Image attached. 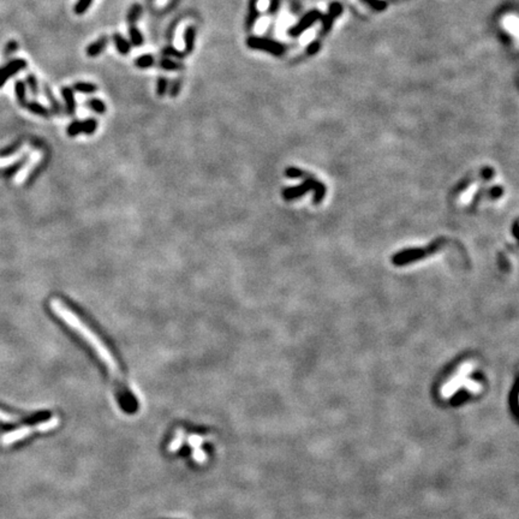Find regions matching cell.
<instances>
[{
    "instance_id": "10",
    "label": "cell",
    "mask_w": 519,
    "mask_h": 519,
    "mask_svg": "<svg viewBox=\"0 0 519 519\" xmlns=\"http://www.w3.org/2000/svg\"><path fill=\"white\" fill-rule=\"evenodd\" d=\"M62 97L64 99V102H65V107H66V111H68L69 114H74V111H76V100H74V90L73 88L70 87H63L62 88Z\"/></svg>"
},
{
    "instance_id": "21",
    "label": "cell",
    "mask_w": 519,
    "mask_h": 519,
    "mask_svg": "<svg viewBox=\"0 0 519 519\" xmlns=\"http://www.w3.org/2000/svg\"><path fill=\"white\" fill-rule=\"evenodd\" d=\"M44 92H45V95H46L47 100L49 101L50 106H52L53 111L55 112V113H60V111H62V107H60V103L58 102L57 100H55L54 95H53L52 90H50V88L47 86V84H45L44 86Z\"/></svg>"
},
{
    "instance_id": "31",
    "label": "cell",
    "mask_w": 519,
    "mask_h": 519,
    "mask_svg": "<svg viewBox=\"0 0 519 519\" xmlns=\"http://www.w3.org/2000/svg\"><path fill=\"white\" fill-rule=\"evenodd\" d=\"M319 47H320V44H319L318 41L311 42L309 46L307 47V53H308V54H314V53L318 52Z\"/></svg>"
},
{
    "instance_id": "18",
    "label": "cell",
    "mask_w": 519,
    "mask_h": 519,
    "mask_svg": "<svg viewBox=\"0 0 519 519\" xmlns=\"http://www.w3.org/2000/svg\"><path fill=\"white\" fill-rule=\"evenodd\" d=\"M74 89L79 93H83V94H93V93L98 92L99 88L97 84L89 83V82H76L74 84Z\"/></svg>"
},
{
    "instance_id": "29",
    "label": "cell",
    "mask_w": 519,
    "mask_h": 519,
    "mask_svg": "<svg viewBox=\"0 0 519 519\" xmlns=\"http://www.w3.org/2000/svg\"><path fill=\"white\" fill-rule=\"evenodd\" d=\"M68 132L70 136H76L79 132H82V122L74 121L70 124V126L68 127Z\"/></svg>"
},
{
    "instance_id": "8",
    "label": "cell",
    "mask_w": 519,
    "mask_h": 519,
    "mask_svg": "<svg viewBox=\"0 0 519 519\" xmlns=\"http://www.w3.org/2000/svg\"><path fill=\"white\" fill-rule=\"evenodd\" d=\"M107 45H108V36H101L100 39H98L97 41H94L93 44H90L89 46L87 47V49H86L87 55L90 58L98 57V55H100L101 53L105 50L106 47H107Z\"/></svg>"
},
{
    "instance_id": "24",
    "label": "cell",
    "mask_w": 519,
    "mask_h": 519,
    "mask_svg": "<svg viewBox=\"0 0 519 519\" xmlns=\"http://www.w3.org/2000/svg\"><path fill=\"white\" fill-rule=\"evenodd\" d=\"M97 129H98V122L95 121V119L89 118V119H87V121L82 122V132H84V134L90 135V134H93V132H95V130Z\"/></svg>"
},
{
    "instance_id": "26",
    "label": "cell",
    "mask_w": 519,
    "mask_h": 519,
    "mask_svg": "<svg viewBox=\"0 0 519 519\" xmlns=\"http://www.w3.org/2000/svg\"><path fill=\"white\" fill-rule=\"evenodd\" d=\"M161 53L167 58H183L186 55L184 52H180V50H178L177 49H174V47H172V46L165 47Z\"/></svg>"
},
{
    "instance_id": "5",
    "label": "cell",
    "mask_w": 519,
    "mask_h": 519,
    "mask_svg": "<svg viewBox=\"0 0 519 519\" xmlns=\"http://www.w3.org/2000/svg\"><path fill=\"white\" fill-rule=\"evenodd\" d=\"M34 430H36L35 425H34V427L25 425V427L17 428V429L11 430V432H7L6 434H4V435L0 438V443H1V445H4V446L12 445V444L17 443L18 440H23V439H25L26 436L31 435Z\"/></svg>"
},
{
    "instance_id": "14",
    "label": "cell",
    "mask_w": 519,
    "mask_h": 519,
    "mask_svg": "<svg viewBox=\"0 0 519 519\" xmlns=\"http://www.w3.org/2000/svg\"><path fill=\"white\" fill-rule=\"evenodd\" d=\"M15 94L20 106L25 107L26 105V86L23 81H17L15 83Z\"/></svg>"
},
{
    "instance_id": "15",
    "label": "cell",
    "mask_w": 519,
    "mask_h": 519,
    "mask_svg": "<svg viewBox=\"0 0 519 519\" xmlns=\"http://www.w3.org/2000/svg\"><path fill=\"white\" fill-rule=\"evenodd\" d=\"M134 64L137 66L138 69H149V68H151V66L155 65L156 60H155V58H154V55L142 54L135 59Z\"/></svg>"
},
{
    "instance_id": "32",
    "label": "cell",
    "mask_w": 519,
    "mask_h": 519,
    "mask_svg": "<svg viewBox=\"0 0 519 519\" xmlns=\"http://www.w3.org/2000/svg\"><path fill=\"white\" fill-rule=\"evenodd\" d=\"M279 4H280V2H279V0H272V1H271L270 7H268V12H270V13H275L279 10Z\"/></svg>"
},
{
    "instance_id": "27",
    "label": "cell",
    "mask_w": 519,
    "mask_h": 519,
    "mask_svg": "<svg viewBox=\"0 0 519 519\" xmlns=\"http://www.w3.org/2000/svg\"><path fill=\"white\" fill-rule=\"evenodd\" d=\"M17 49H18L17 41H15V40H11V41L7 42V45L5 46L4 53H2V57H4L5 59H7V58L11 57L13 53H15L16 50H17Z\"/></svg>"
},
{
    "instance_id": "11",
    "label": "cell",
    "mask_w": 519,
    "mask_h": 519,
    "mask_svg": "<svg viewBox=\"0 0 519 519\" xmlns=\"http://www.w3.org/2000/svg\"><path fill=\"white\" fill-rule=\"evenodd\" d=\"M196 41V29L195 26H188L184 31V53L190 54L194 52Z\"/></svg>"
},
{
    "instance_id": "28",
    "label": "cell",
    "mask_w": 519,
    "mask_h": 519,
    "mask_svg": "<svg viewBox=\"0 0 519 519\" xmlns=\"http://www.w3.org/2000/svg\"><path fill=\"white\" fill-rule=\"evenodd\" d=\"M18 420H20L18 417L13 416V415L9 414V412H5L2 411V410H0V422L6 423V424H15Z\"/></svg>"
},
{
    "instance_id": "23",
    "label": "cell",
    "mask_w": 519,
    "mask_h": 519,
    "mask_svg": "<svg viewBox=\"0 0 519 519\" xmlns=\"http://www.w3.org/2000/svg\"><path fill=\"white\" fill-rule=\"evenodd\" d=\"M93 1H94V0H78L74 7V13H76V15H83V13L87 12V10L89 9L90 5L93 4Z\"/></svg>"
},
{
    "instance_id": "13",
    "label": "cell",
    "mask_w": 519,
    "mask_h": 519,
    "mask_svg": "<svg viewBox=\"0 0 519 519\" xmlns=\"http://www.w3.org/2000/svg\"><path fill=\"white\" fill-rule=\"evenodd\" d=\"M158 66L160 69H162V70H166V71H179L182 70L183 69V64L179 63V62H175V60L171 59V58H161L160 60H159L158 63Z\"/></svg>"
},
{
    "instance_id": "1",
    "label": "cell",
    "mask_w": 519,
    "mask_h": 519,
    "mask_svg": "<svg viewBox=\"0 0 519 519\" xmlns=\"http://www.w3.org/2000/svg\"><path fill=\"white\" fill-rule=\"evenodd\" d=\"M50 309L60 320L65 322L70 328H73L76 333L81 335L88 344L92 346L93 350L98 353L101 361L107 366L108 371L112 374H116V376H121V364H119L117 356L114 355V351L92 327L88 326L77 314H74L58 298H53L50 300Z\"/></svg>"
},
{
    "instance_id": "9",
    "label": "cell",
    "mask_w": 519,
    "mask_h": 519,
    "mask_svg": "<svg viewBox=\"0 0 519 519\" xmlns=\"http://www.w3.org/2000/svg\"><path fill=\"white\" fill-rule=\"evenodd\" d=\"M257 1L259 0H250L249 2V10H247V16L246 20V29L249 31L254 28L257 20H259L260 12L259 9H257Z\"/></svg>"
},
{
    "instance_id": "6",
    "label": "cell",
    "mask_w": 519,
    "mask_h": 519,
    "mask_svg": "<svg viewBox=\"0 0 519 519\" xmlns=\"http://www.w3.org/2000/svg\"><path fill=\"white\" fill-rule=\"evenodd\" d=\"M320 17H321V13L319 12V11H316V10H314V11L307 13V15H305L304 17H303L302 20H300L299 22L297 23L296 25H294L292 28H290L289 34L291 36H299L300 34L304 33V31L307 30L308 28H310V26L313 25L314 23H315L316 21H318Z\"/></svg>"
},
{
    "instance_id": "2",
    "label": "cell",
    "mask_w": 519,
    "mask_h": 519,
    "mask_svg": "<svg viewBox=\"0 0 519 519\" xmlns=\"http://www.w3.org/2000/svg\"><path fill=\"white\" fill-rule=\"evenodd\" d=\"M247 46L251 49L262 50V52L270 53V54L275 55V57H280V55L284 54L285 50H286L284 45L280 44V42L267 39V37H260V36L247 37Z\"/></svg>"
},
{
    "instance_id": "25",
    "label": "cell",
    "mask_w": 519,
    "mask_h": 519,
    "mask_svg": "<svg viewBox=\"0 0 519 519\" xmlns=\"http://www.w3.org/2000/svg\"><path fill=\"white\" fill-rule=\"evenodd\" d=\"M167 90H169V79L166 77L160 76L158 79V84H156V94L162 98L166 94Z\"/></svg>"
},
{
    "instance_id": "12",
    "label": "cell",
    "mask_w": 519,
    "mask_h": 519,
    "mask_svg": "<svg viewBox=\"0 0 519 519\" xmlns=\"http://www.w3.org/2000/svg\"><path fill=\"white\" fill-rule=\"evenodd\" d=\"M113 42H114V46H116L117 50H118L121 54L126 55V54H129L130 50H131V45H130V42L127 41V40L122 35V34L114 33Z\"/></svg>"
},
{
    "instance_id": "22",
    "label": "cell",
    "mask_w": 519,
    "mask_h": 519,
    "mask_svg": "<svg viewBox=\"0 0 519 519\" xmlns=\"http://www.w3.org/2000/svg\"><path fill=\"white\" fill-rule=\"evenodd\" d=\"M26 86L29 87V90H30L31 94L34 95V97H37L39 95V82H37L35 74H26Z\"/></svg>"
},
{
    "instance_id": "30",
    "label": "cell",
    "mask_w": 519,
    "mask_h": 519,
    "mask_svg": "<svg viewBox=\"0 0 519 519\" xmlns=\"http://www.w3.org/2000/svg\"><path fill=\"white\" fill-rule=\"evenodd\" d=\"M179 90H180V81L179 79H174V81L172 82L171 89H170V95H171V98L177 97Z\"/></svg>"
},
{
    "instance_id": "17",
    "label": "cell",
    "mask_w": 519,
    "mask_h": 519,
    "mask_svg": "<svg viewBox=\"0 0 519 519\" xmlns=\"http://www.w3.org/2000/svg\"><path fill=\"white\" fill-rule=\"evenodd\" d=\"M25 107L28 108V110L30 111L31 113L37 114V116L49 117V111L47 110V108L45 107L44 105H41V103L36 102V101H29V102H26Z\"/></svg>"
},
{
    "instance_id": "20",
    "label": "cell",
    "mask_w": 519,
    "mask_h": 519,
    "mask_svg": "<svg viewBox=\"0 0 519 519\" xmlns=\"http://www.w3.org/2000/svg\"><path fill=\"white\" fill-rule=\"evenodd\" d=\"M87 107L90 108L92 111H94L95 113H99V114H102L105 113L106 112V105L105 102H103L102 100L100 99H97V98H93V99H89L86 102Z\"/></svg>"
},
{
    "instance_id": "4",
    "label": "cell",
    "mask_w": 519,
    "mask_h": 519,
    "mask_svg": "<svg viewBox=\"0 0 519 519\" xmlns=\"http://www.w3.org/2000/svg\"><path fill=\"white\" fill-rule=\"evenodd\" d=\"M25 68L26 62L25 59H22V58L10 60V62H7L4 66H1V68H0V88L6 83V81L10 77L21 73V71L25 70Z\"/></svg>"
},
{
    "instance_id": "3",
    "label": "cell",
    "mask_w": 519,
    "mask_h": 519,
    "mask_svg": "<svg viewBox=\"0 0 519 519\" xmlns=\"http://www.w3.org/2000/svg\"><path fill=\"white\" fill-rule=\"evenodd\" d=\"M42 151L36 150L35 153L30 154L28 158V160L25 161V164L18 170V172L16 173L15 177H13V184L20 186L25 184V182L28 179V177L30 175L31 171L40 164V161L42 160Z\"/></svg>"
},
{
    "instance_id": "16",
    "label": "cell",
    "mask_w": 519,
    "mask_h": 519,
    "mask_svg": "<svg viewBox=\"0 0 519 519\" xmlns=\"http://www.w3.org/2000/svg\"><path fill=\"white\" fill-rule=\"evenodd\" d=\"M141 15H142V6L140 4H135L130 7V10L127 11L126 15V21L130 25H135L138 20H140Z\"/></svg>"
},
{
    "instance_id": "7",
    "label": "cell",
    "mask_w": 519,
    "mask_h": 519,
    "mask_svg": "<svg viewBox=\"0 0 519 519\" xmlns=\"http://www.w3.org/2000/svg\"><path fill=\"white\" fill-rule=\"evenodd\" d=\"M29 148H30L29 146H23L22 148L16 150L15 153L11 154V155L0 156V170L7 169V167L13 166V165L17 164L18 161L22 160V159L25 156V154L28 153Z\"/></svg>"
},
{
    "instance_id": "19",
    "label": "cell",
    "mask_w": 519,
    "mask_h": 519,
    "mask_svg": "<svg viewBox=\"0 0 519 519\" xmlns=\"http://www.w3.org/2000/svg\"><path fill=\"white\" fill-rule=\"evenodd\" d=\"M129 35H130V40H131V44L134 45V46H137V47L142 46L143 42H145L142 33L138 30V28L136 25H130Z\"/></svg>"
}]
</instances>
